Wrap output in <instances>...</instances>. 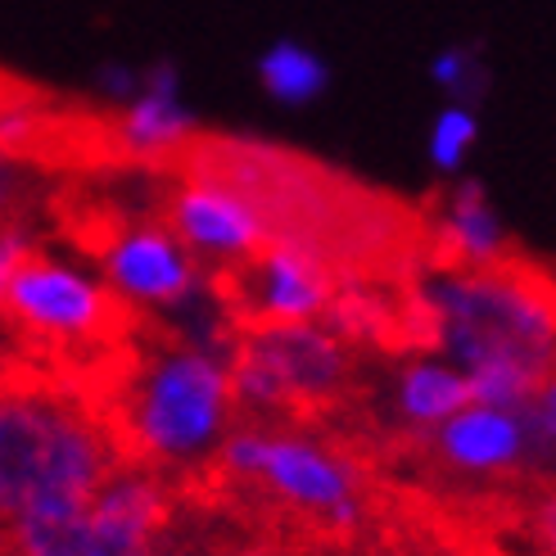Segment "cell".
<instances>
[{
	"instance_id": "7c38bea8",
	"label": "cell",
	"mask_w": 556,
	"mask_h": 556,
	"mask_svg": "<svg viewBox=\"0 0 556 556\" xmlns=\"http://www.w3.org/2000/svg\"><path fill=\"white\" fill-rule=\"evenodd\" d=\"M41 91H46L41 81H33V77H23V73H14V68H5V64H0V109L27 104V100H37Z\"/></svg>"
},
{
	"instance_id": "4fadbf2b",
	"label": "cell",
	"mask_w": 556,
	"mask_h": 556,
	"mask_svg": "<svg viewBox=\"0 0 556 556\" xmlns=\"http://www.w3.org/2000/svg\"><path fill=\"white\" fill-rule=\"evenodd\" d=\"M240 556H276V552H267V547H254V552H240Z\"/></svg>"
},
{
	"instance_id": "6da1fadb",
	"label": "cell",
	"mask_w": 556,
	"mask_h": 556,
	"mask_svg": "<svg viewBox=\"0 0 556 556\" xmlns=\"http://www.w3.org/2000/svg\"><path fill=\"white\" fill-rule=\"evenodd\" d=\"M204 177L258 217L267 240L313 254L336 281H416L426 271V213L344 168L271 141L186 131L150 177Z\"/></svg>"
},
{
	"instance_id": "7a4b0ae2",
	"label": "cell",
	"mask_w": 556,
	"mask_h": 556,
	"mask_svg": "<svg viewBox=\"0 0 556 556\" xmlns=\"http://www.w3.org/2000/svg\"><path fill=\"white\" fill-rule=\"evenodd\" d=\"M231 412V376L213 353L163 326L141 330L131 371L96 412L123 466L186 462L222 434Z\"/></svg>"
},
{
	"instance_id": "8992f818",
	"label": "cell",
	"mask_w": 556,
	"mask_h": 556,
	"mask_svg": "<svg viewBox=\"0 0 556 556\" xmlns=\"http://www.w3.org/2000/svg\"><path fill=\"white\" fill-rule=\"evenodd\" d=\"M96 263L109 276V290L127 303H181L194 286V263L150 213H131L104 240Z\"/></svg>"
},
{
	"instance_id": "3957f363",
	"label": "cell",
	"mask_w": 556,
	"mask_h": 556,
	"mask_svg": "<svg viewBox=\"0 0 556 556\" xmlns=\"http://www.w3.org/2000/svg\"><path fill=\"white\" fill-rule=\"evenodd\" d=\"M123 470L114 443L54 389H0V520L87 503Z\"/></svg>"
},
{
	"instance_id": "52a82bcc",
	"label": "cell",
	"mask_w": 556,
	"mask_h": 556,
	"mask_svg": "<svg viewBox=\"0 0 556 556\" xmlns=\"http://www.w3.org/2000/svg\"><path fill=\"white\" fill-rule=\"evenodd\" d=\"M14 552L18 556H154L150 547L123 543L87 516L81 503L37 507L14 520Z\"/></svg>"
},
{
	"instance_id": "8fae6325",
	"label": "cell",
	"mask_w": 556,
	"mask_h": 556,
	"mask_svg": "<svg viewBox=\"0 0 556 556\" xmlns=\"http://www.w3.org/2000/svg\"><path fill=\"white\" fill-rule=\"evenodd\" d=\"M476 118H470L466 114V109H448V114H443L439 118V127H434V163H439V168H453V163L462 159V150L470 146V141H476Z\"/></svg>"
},
{
	"instance_id": "ba28073f",
	"label": "cell",
	"mask_w": 556,
	"mask_h": 556,
	"mask_svg": "<svg viewBox=\"0 0 556 556\" xmlns=\"http://www.w3.org/2000/svg\"><path fill=\"white\" fill-rule=\"evenodd\" d=\"M525 434H530L525 421L511 416L507 407L470 403L443 421L434 443H439V453L462 470H507L525 453Z\"/></svg>"
},
{
	"instance_id": "9c48e42d",
	"label": "cell",
	"mask_w": 556,
	"mask_h": 556,
	"mask_svg": "<svg viewBox=\"0 0 556 556\" xmlns=\"http://www.w3.org/2000/svg\"><path fill=\"white\" fill-rule=\"evenodd\" d=\"M399 403L412 421H448L453 412L476 403V389H470V376L453 371V367H434V363H416L403 371L399 384Z\"/></svg>"
},
{
	"instance_id": "5b68a950",
	"label": "cell",
	"mask_w": 556,
	"mask_h": 556,
	"mask_svg": "<svg viewBox=\"0 0 556 556\" xmlns=\"http://www.w3.org/2000/svg\"><path fill=\"white\" fill-rule=\"evenodd\" d=\"M0 159L46 177H123L141 173L127 146L123 114L109 104L41 91L37 100L0 109Z\"/></svg>"
},
{
	"instance_id": "5bb4252c",
	"label": "cell",
	"mask_w": 556,
	"mask_h": 556,
	"mask_svg": "<svg viewBox=\"0 0 556 556\" xmlns=\"http://www.w3.org/2000/svg\"><path fill=\"white\" fill-rule=\"evenodd\" d=\"M5 349H10V344H5V336H0V353H5Z\"/></svg>"
},
{
	"instance_id": "277c9868",
	"label": "cell",
	"mask_w": 556,
	"mask_h": 556,
	"mask_svg": "<svg viewBox=\"0 0 556 556\" xmlns=\"http://www.w3.org/2000/svg\"><path fill=\"white\" fill-rule=\"evenodd\" d=\"M227 376L231 399L244 407L281 412L294 421H321L349 399L353 357L336 330L299 321L258 330V336H236Z\"/></svg>"
},
{
	"instance_id": "30bf717a",
	"label": "cell",
	"mask_w": 556,
	"mask_h": 556,
	"mask_svg": "<svg viewBox=\"0 0 556 556\" xmlns=\"http://www.w3.org/2000/svg\"><path fill=\"white\" fill-rule=\"evenodd\" d=\"M258 77H263V87L271 96H281L290 104H303V100H313L321 87H326V68L321 60H313L303 46H276L263 54V64H258Z\"/></svg>"
}]
</instances>
